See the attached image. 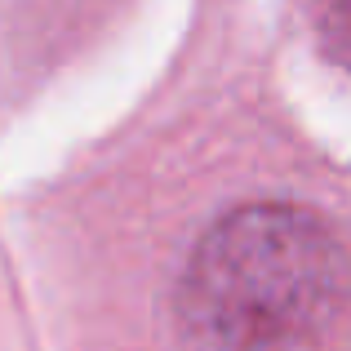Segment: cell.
I'll return each instance as SVG.
<instances>
[{
	"mask_svg": "<svg viewBox=\"0 0 351 351\" xmlns=\"http://www.w3.org/2000/svg\"><path fill=\"white\" fill-rule=\"evenodd\" d=\"M347 325L351 249L311 205H236L178 276L191 351H334Z\"/></svg>",
	"mask_w": 351,
	"mask_h": 351,
	"instance_id": "cell-1",
	"label": "cell"
},
{
	"mask_svg": "<svg viewBox=\"0 0 351 351\" xmlns=\"http://www.w3.org/2000/svg\"><path fill=\"white\" fill-rule=\"evenodd\" d=\"M334 9H338V18L351 27V0H334Z\"/></svg>",
	"mask_w": 351,
	"mask_h": 351,
	"instance_id": "cell-2",
	"label": "cell"
}]
</instances>
